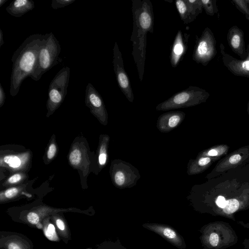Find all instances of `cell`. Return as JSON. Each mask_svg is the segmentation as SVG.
<instances>
[{"label": "cell", "mask_w": 249, "mask_h": 249, "mask_svg": "<svg viewBox=\"0 0 249 249\" xmlns=\"http://www.w3.org/2000/svg\"><path fill=\"white\" fill-rule=\"evenodd\" d=\"M48 34H36L27 37L14 53L11 61L10 94L16 96L23 81L34 72L40 50Z\"/></svg>", "instance_id": "cell-2"}, {"label": "cell", "mask_w": 249, "mask_h": 249, "mask_svg": "<svg viewBox=\"0 0 249 249\" xmlns=\"http://www.w3.org/2000/svg\"><path fill=\"white\" fill-rule=\"evenodd\" d=\"M21 176L19 174H15L11 176L8 179V182L11 184H14L18 182L21 179Z\"/></svg>", "instance_id": "cell-28"}, {"label": "cell", "mask_w": 249, "mask_h": 249, "mask_svg": "<svg viewBox=\"0 0 249 249\" xmlns=\"http://www.w3.org/2000/svg\"><path fill=\"white\" fill-rule=\"evenodd\" d=\"M56 151V146L54 144H51L47 151V157L49 159H52L55 155Z\"/></svg>", "instance_id": "cell-27"}, {"label": "cell", "mask_w": 249, "mask_h": 249, "mask_svg": "<svg viewBox=\"0 0 249 249\" xmlns=\"http://www.w3.org/2000/svg\"><path fill=\"white\" fill-rule=\"evenodd\" d=\"M247 58L243 60H237L223 53V60L228 69L234 74L249 77V45Z\"/></svg>", "instance_id": "cell-10"}, {"label": "cell", "mask_w": 249, "mask_h": 249, "mask_svg": "<svg viewBox=\"0 0 249 249\" xmlns=\"http://www.w3.org/2000/svg\"><path fill=\"white\" fill-rule=\"evenodd\" d=\"M175 4L180 18L185 24L193 21L203 8L201 0H177Z\"/></svg>", "instance_id": "cell-9"}, {"label": "cell", "mask_w": 249, "mask_h": 249, "mask_svg": "<svg viewBox=\"0 0 249 249\" xmlns=\"http://www.w3.org/2000/svg\"><path fill=\"white\" fill-rule=\"evenodd\" d=\"M53 218L61 235L67 236L68 234L67 227L63 220L59 216H53Z\"/></svg>", "instance_id": "cell-18"}, {"label": "cell", "mask_w": 249, "mask_h": 249, "mask_svg": "<svg viewBox=\"0 0 249 249\" xmlns=\"http://www.w3.org/2000/svg\"><path fill=\"white\" fill-rule=\"evenodd\" d=\"M133 30L130 37L132 54L140 81H142L146 60V36L154 33V13L149 0H132Z\"/></svg>", "instance_id": "cell-1"}, {"label": "cell", "mask_w": 249, "mask_h": 249, "mask_svg": "<svg viewBox=\"0 0 249 249\" xmlns=\"http://www.w3.org/2000/svg\"><path fill=\"white\" fill-rule=\"evenodd\" d=\"M215 44L213 34L211 30L206 28L196 42L193 59L197 63L206 66L216 54Z\"/></svg>", "instance_id": "cell-7"}, {"label": "cell", "mask_w": 249, "mask_h": 249, "mask_svg": "<svg viewBox=\"0 0 249 249\" xmlns=\"http://www.w3.org/2000/svg\"><path fill=\"white\" fill-rule=\"evenodd\" d=\"M233 2L241 12L245 14L247 18L249 19V9L246 0H233Z\"/></svg>", "instance_id": "cell-22"}, {"label": "cell", "mask_w": 249, "mask_h": 249, "mask_svg": "<svg viewBox=\"0 0 249 249\" xmlns=\"http://www.w3.org/2000/svg\"><path fill=\"white\" fill-rule=\"evenodd\" d=\"M75 0H52L51 7L53 9L65 7L72 3Z\"/></svg>", "instance_id": "cell-21"}, {"label": "cell", "mask_w": 249, "mask_h": 249, "mask_svg": "<svg viewBox=\"0 0 249 249\" xmlns=\"http://www.w3.org/2000/svg\"><path fill=\"white\" fill-rule=\"evenodd\" d=\"M124 176L123 172L119 171L115 175V180L116 183L118 185H122L124 182Z\"/></svg>", "instance_id": "cell-26"}, {"label": "cell", "mask_w": 249, "mask_h": 249, "mask_svg": "<svg viewBox=\"0 0 249 249\" xmlns=\"http://www.w3.org/2000/svg\"><path fill=\"white\" fill-rule=\"evenodd\" d=\"M85 93V103L91 111L97 113H104L105 107L102 97L90 83L88 84Z\"/></svg>", "instance_id": "cell-12"}, {"label": "cell", "mask_w": 249, "mask_h": 249, "mask_svg": "<svg viewBox=\"0 0 249 249\" xmlns=\"http://www.w3.org/2000/svg\"><path fill=\"white\" fill-rule=\"evenodd\" d=\"M208 96L205 90L191 86L159 105L157 108L168 109L192 106L202 101Z\"/></svg>", "instance_id": "cell-5"}, {"label": "cell", "mask_w": 249, "mask_h": 249, "mask_svg": "<svg viewBox=\"0 0 249 249\" xmlns=\"http://www.w3.org/2000/svg\"><path fill=\"white\" fill-rule=\"evenodd\" d=\"M146 227L166 239L173 245L181 248L183 246L182 238L170 227L160 224H146Z\"/></svg>", "instance_id": "cell-11"}, {"label": "cell", "mask_w": 249, "mask_h": 249, "mask_svg": "<svg viewBox=\"0 0 249 249\" xmlns=\"http://www.w3.org/2000/svg\"><path fill=\"white\" fill-rule=\"evenodd\" d=\"M113 51V69L119 87L127 99L132 102L134 100V95L130 81L124 69L122 54L116 42Z\"/></svg>", "instance_id": "cell-8"}, {"label": "cell", "mask_w": 249, "mask_h": 249, "mask_svg": "<svg viewBox=\"0 0 249 249\" xmlns=\"http://www.w3.org/2000/svg\"><path fill=\"white\" fill-rule=\"evenodd\" d=\"M70 78V68L64 67L51 81L47 101V107L50 112L56 109L63 101L67 93Z\"/></svg>", "instance_id": "cell-6"}, {"label": "cell", "mask_w": 249, "mask_h": 249, "mask_svg": "<svg viewBox=\"0 0 249 249\" xmlns=\"http://www.w3.org/2000/svg\"><path fill=\"white\" fill-rule=\"evenodd\" d=\"M5 93L4 89L2 87L1 84L0 83V107H1L5 101Z\"/></svg>", "instance_id": "cell-29"}, {"label": "cell", "mask_w": 249, "mask_h": 249, "mask_svg": "<svg viewBox=\"0 0 249 249\" xmlns=\"http://www.w3.org/2000/svg\"><path fill=\"white\" fill-rule=\"evenodd\" d=\"M107 155L105 153H101L99 156V162L100 165H104L106 162Z\"/></svg>", "instance_id": "cell-31"}, {"label": "cell", "mask_w": 249, "mask_h": 249, "mask_svg": "<svg viewBox=\"0 0 249 249\" xmlns=\"http://www.w3.org/2000/svg\"><path fill=\"white\" fill-rule=\"evenodd\" d=\"M3 160L12 168H18L21 164L20 160L18 157L14 155L5 156Z\"/></svg>", "instance_id": "cell-19"}, {"label": "cell", "mask_w": 249, "mask_h": 249, "mask_svg": "<svg viewBox=\"0 0 249 249\" xmlns=\"http://www.w3.org/2000/svg\"><path fill=\"white\" fill-rule=\"evenodd\" d=\"M211 161V159L208 157L201 158L198 161V164L203 166L207 164Z\"/></svg>", "instance_id": "cell-32"}, {"label": "cell", "mask_w": 249, "mask_h": 249, "mask_svg": "<svg viewBox=\"0 0 249 249\" xmlns=\"http://www.w3.org/2000/svg\"><path fill=\"white\" fill-rule=\"evenodd\" d=\"M6 249H28L27 244L19 238H11L5 243Z\"/></svg>", "instance_id": "cell-17"}, {"label": "cell", "mask_w": 249, "mask_h": 249, "mask_svg": "<svg viewBox=\"0 0 249 249\" xmlns=\"http://www.w3.org/2000/svg\"><path fill=\"white\" fill-rule=\"evenodd\" d=\"M228 41L232 50L242 57L246 54L243 31L238 27L234 26L229 31Z\"/></svg>", "instance_id": "cell-13"}, {"label": "cell", "mask_w": 249, "mask_h": 249, "mask_svg": "<svg viewBox=\"0 0 249 249\" xmlns=\"http://www.w3.org/2000/svg\"><path fill=\"white\" fill-rule=\"evenodd\" d=\"M202 7L205 9L206 13L213 16L214 14L213 6L212 1L211 0H201Z\"/></svg>", "instance_id": "cell-23"}, {"label": "cell", "mask_w": 249, "mask_h": 249, "mask_svg": "<svg viewBox=\"0 0 249 249\" xmlns=\"http://www.w3.org/2000/svg\"><path fill=\"white\" fill-rule=\"evenodd\" d=\"M8 0H0V7H1L4 3H5Z\"/></svg>", "instance_id": "cell-36"}, {"label": "cell", "mask_w": 249, "mask_h": 249, "mask_svg": "<svg viewBox=\"0 0 249 249\" xmlns=\"http://www.w3.org/2000/svg\"><path fill=\"white\" fill-rule=\"evenodd\" d=\"M18 189L17 188L13 187L6 190L4 192V196L7 198H12L16 196L18 193Z\"/></svg>", "instance_id": "cell-24"}, {"label": "cell", "mask_w": 249, "mask_h": 249, "mask_svg": "<svg viewBox=\"0 0 249 249\" xmlns=\"http://www.w3.org/2000/svg\"><path fill=\"white\" fill-rule=\"evenodd\" d=\"M3 34L1 29H0V47L4 44Z\"/></svg>", "instance_id": "cell-33"}, {"label": "cell", "mask_w": 249, "mask_h": 249, "mask_svg": "<svg viewBox=\"0 0 249 249\" xmlns=\"http://www.w3.org/2000/svg\"><path fill=\"white\" fill-rule=\"evenodd\" d=\"M217 152L214 149L210 150L208 153V155L211 156H215L217 155Z\"/></svg>", "instance_id": "cell-35"}, {"label": "cell", "mask_w": 249, "mask_h": 249, "mask_svg": "<svg viewBox=\"0 0 249 249\" xmlns=\"http://www.w3.org/2000/svg\"><path fill=\"white\" fill-rule=\"evenodd\" d=\"M241 159V157L239 154H235L231 156L229 159V162L231 164H236Z\"/></svg>", "instance_id": "cell-30"}, {"label": "cell", "mask_w": 249, "mask_h": 249, "mask_svg": "<svg viewBox=\"0 0 249 249\" xmlns=\"http://www.w3.org/2000/svg\"><path fill=\"white\" fill-rule=\"evenodd\" d=\"M245 249H249V239H245L243 242Z\"/></svg>", "instance_id": "cell-34"}, {"label": "cell", "mask_w": 249, "mask_h": 249, "mask_svg": "<svg viewBox=\"0 0 249 249\" xmlns=\"http://www.w3.org/2000/svg\"><path fill=\"white\" fill-rule=\"evenodd\" d=\"M35 7V4L32 0H15L9 4L6 10L10 15L19 18Z\"/></svg>", "instance_id": "cell-15"}, {"label": "cell", "mask_w": 249, "mask_h": 249, "mask_svg": "<svg viewBox=\"0 0 249 249\" xmlns=\"http://www.w3.org/2000/svg\"><path fill=\"white\" fill-rule=\"evenodd\" d=\"M180 121V117L178 115H173L169 119L168 125L171 127H174L177 125Z\"/></svg>", "instance_id": "cell-25"}, {"label": "cell", "mask_w": 249, "mask_h": 249, "mask_svg": "<svg viewBox=\"0 0 249 249\" xmlns=\"http://www.w3.org/2000/svg\"><path fill=\"white\" fill-rule=\"evenodd\" d=\"M201 238L206 249H226L238 241V237L231 225L222 221L206 225Z\"/></svg>", "instance_id": "cell-3"}, {"label": "cell", "mask_w": 249, "mask_h": 249, "mask_svg": "<svg viewBox=\"0 0 249 249\" xmlns=\"http://www.w3.org/2000/svg\"><path fill=\"white\" fill-rule=\"evenodd\" d=\"M69 160L73 165H78L81 160V153L78 149L73 150L69 156Z\"/></svg>", "instance_id": "cell-20"}, {"label": "cell", "mask_w": 249, "mask_h": 249, "mask_svg": "<svg viewBox=\"0 0 249 249\" xmlns=\"http://www.w3.org/2000/svg\"><path fill=\"white\" fill-rule=\"evenodd\" d=\"M187 41H185L182 32L178 31L175 38L170 55V63L173 67H176L184 55L187 48Z\"/></svg>", "instance_id": "cell-14"}, {"label": "cell", "mask_w": 249, "mask_h": 249, "mask_svg": "<svg viewBox=\"0 0 249 249\" xmlns=\"http://www.w3.org/2000/svg\"><path fill=\"white\" fill-rule=\"evenodd\" d=\"M43 230L45 236L49 240L52 241H57L59 240L54 226L48 219L44 220Z\"/></svg>", "instance_id": "cell-16"}, {"label": "cell", "mask_w": 249, "mask_h": 249, "mask_svg": "<svg viewBox=\"0 0 249 249\" xmlns=\"http://www.w3.org/2000/svg\"><path fill=\"white\" fill-rule=\"evenodd\" d=\"M60 52L59 41L53 33H48L39 52L36 68L30 77L35 81L40 80L45 72L59 63Z\"/></svg>", "instance_id": "cell-4"}]
</instances>
